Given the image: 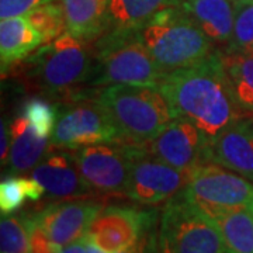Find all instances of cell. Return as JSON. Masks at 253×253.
<instances>
[{
    "mask_svg": "<svg viewBox=\"0 0 253 253\" xmlns=\"http://www.w3.org/2000/svg\"><path fill=\"white\" fill-rule=\"evenodd\" d=\"M158 89L166 97L173 118H186L210 138L245 118L231 90L219 49L187 68L166 73Z\"/></svg>",
    "mask_w": 253,
    "mask_h": 253,
    "instance_id": "6da1fadb",
    "label": "cell"
},
{
    "mask_svg": "<svg viewBox=\"0 0 253 253\" xmlns=\"http://www.w3.org/2000/svg\"><path fill=\"white\" fill-rule=\"evenodd\" d=\"M94 65L91 44L66 31L21 61L16 75L30 90L68 104L97 96Z\"/></svg>",
    "mask_w": 253,
    "mask_h": 253,
    "instance_id": "7a4b0ae2",
    "label": "cell"
},
{
    "mask_svg": "<svg viewBox=\"0 0 253 253\" xmlns=\"http://www.w3.org/2000/svg\"><path fill=\"white\" fill-rule=\"evenodd\" d=\"M139 36L165 75L201 62L215 51L181 4L156 13L139 28Z\"/></svg>",
    "mask_w": 253,
    "mask_h": 253,
    "instance_id": "3957f363",
    "label": "cell"
},
{
    "mask_svg": "<svg viewBox=\"0 0 253 253\" xmlns=\"http://www.w3.org/2000/svg\"><path fill=\"white\" fill-rule=\"evenodd\" d=\"M94 87L111 84L158 87L165 73L141 40L139 30H110L91 44Z\"/></svg>",
    "mask_w": 253,
    "mask_h": 253,
    "instance_id": "277c9868",
    "label": "cell"
},
{
    "mask_svg": "<svg viewBox=\"0 0 253 253\" xmlns=\"http://www.w3.org/2000/svg\"><path fill=\"white\" fill-rule=\"evenodd\" d=\"M96 99L116 123L124 142L145 144L173 118L168 100L154 86H104Z\"/></svg>",
    "mask_w": 253,
    "mask_h": 253,
    "instance_id": "5b68a950",
    "label": "cell"
},
{
    "mask_svg": "<svg viewBox=\"0 0 253 253\" xmlns=\"http://www.w3.org/2000/svg\"><path fill=\"white\" fill-rule=\"evenodd\" d=\"M159 253H229L217 224L180 191L166 203L158 228Z\"/></svg>",
    "mask_w": 253,
    "mask_h": 253,
    "instance_id": "8992f818",
    "label": "cell"
},
{
    "mask_svg": "<svg viewBox=\"0 0 253 253\" xmlns=\"http://www.w3.org/2000/svg\"><path fill=\"white\" fill-rule=\"evenodd\" d=\"M51 138L52 146L63 149L123 141L116 123L96 97L65 104Z\"/></svg>",
    "mask_w": 253,
    "mask_h": 253,
    "instance_id": "52a82bcc",
    "label": "cell"
},
{
    "mask_svg": "<svg viewBox=\"0 0 253 253\" xmlns=\"http://www.w3.org/2000/svg\"><path fill=\"white\" fill-rule=\"evenodd\" d=\"M189 179L190 173L163 162L144 144H131V170L126 194L128 199L144 206L161 204L180 193Z\"/></svg>",
    "mask_w": 253,
    "mask_h": 253,
    "instance_id": "ba28073f",
    "label": "cell"
},
{
    "mask_svg": "<svg viewBox=\"0 0 253 253\" xmlns=\"http://www.w3.org/2000/svg\"><path fill=\"white\" fill-rule=\"evenodd\" d=\"M181 191L200 208H245L253 212L252 181L219 163L197 166Z\"/></svg>",
    "mask_w": 253,
    "mask_h": 253,
    "instance_id": "9c48e42d",
    "label": "cell"
},
{
    "mask_svg": "<svg viewBox=\"0 0 253 253\" xmlns=\"http://www.w3.org/2000/svg\"><path fill=\"white\" fill-rule=\"evenodd\" d=\"M82 177L93 193L104 196H126L131 170V144L83 146L75 151Z\"/></svg>",
    "mask_w": 253,
    "mask_h": 253,
    "instance_id": "30bf717a",
    "label": "cell"
},
{
    "mask_svg": "<svg viewBox=\"0 0 253 253\" xmlns=\"http://www.w3.org/2000/svg\"><path fill=\"white\" fill-rule=\"evenodd\" d=\"M145 146L163 162L191 173L197 166L210 162V138L186 118L172 121Z\"/></svg>",
    "mask_w": 253,
    "mask_h": 253,
    "instance_id": "8fae6325",
    "label": "cell"
},
{
    "mask_svg": "<svg viewBox=\"0 0 253 253\" xmlns=\"http://www.w3.org/2000/svg\"><path fill=\"white\" fill-rule=\"evenodd\" d=\"M156 222V211L135 207H104L91 222L87 235L106 253H118L131 248L145 229Z\"/></svg>",
    "mask_w": 253,
    "mask_h": 253,
    "instance_id": "7c38bea8",
    "label": "cell"
},
{
    "mask_svg": "<svg viewBox=\"0 0 253 253\" xmlns=\"http://www.w3.org/2000/svg\"><path fill=\"white\" fill-rule=\"evenodd\" d=\"M103 208V203L97 200H69L52 203L33 215L49 239L63 248L87 235L91 222Z\"/></svg>",
    "mask_w": 253,
    "mask_h": 253,
    "instance_id": "4fadbf2b",
    "label": "cell"
},
{
    "mask_svg": "<svg viewBox=\"0 0 253 253\" xmlns=\"http://www.w3.org/2000/svg\"><path fill=\"white\" fill-rule=\"evenodd\" d=\"M33 177L51 199H79L93 193L82 177L75 154L66 149L45 155L34 168Z\"/></svg>",
    "mask_w": 253,
    "mask_h": 253,
    "instance_id": "5bb4252c",
    "label": "cell"
},
{
    "mask_svg": "<svg viewBox=\"0 0 253 253\" xmlns=\"http://www.w3.org/2000/svg\"><path fill=\"white\" fill-rule=\"evenodd\" d=\"M210 162L219 163L253 183V117L238 120L210 141Z\"/></svg>",
    "mask_w": 253,
    "mask_h": 253,
    "instance_id": "9a60e30c",
    "label": "cell"
},
{
    "mask_svg": "<svg viewBox=\"0 0 253 253\" xmlns=\"http://www.w3.org/2000/svg\"><path fill=\"white\" fill-rule=\"evenodd\" d=\"M236 0H184L183 10L214 45L225 46L232 36Z\"/></svg>",
    "mask_w": 253,
    "mask_h": 253,
    "instance_id": "2e32d148",
    "label": "cell"
},
{
    "mask_svg": "<svg viewBox=\"0 0 253 253\" xmlns=\"http://www.w3.org/2000/svg\"><path fill=\"white\" fill-rule=\"evenodd\" d=\"M44 42L41 34L27 17H10L0 24L1 73L6 75L16 63L24 61Z\"/></svg>",
    "mask_w": 253,
    "mask_h": 253,
    "instance_id": "e0dca14e",
    "label": "cell"
},
{
    "mask_svg": "<svg viewBox=\"0 0 253 253\" xmlns=\"http://www.w3.org/2000/svg\"><path fill=\"white\" fill-rule=\"evenodd\" d=\"M10 134L11 148L7 159L10 173H26L34 169L48 151V138L38 135L24 114L14 118Z\"/></svg>",
    "mask_w": 253,
    "mask_h": 253,
    "instance_id": "ac0fdd59",
    "label": "cell"
},
{
    "mask_svg": "<svg viewBox=\"0 0 253 253\" xmlns=\"http://www.w3.org/2000/svg\"><path fill=\"white\" fill-rule=\"evenodd\" d=\"M66 31L83 42L93 44L106 30L107 0H61Z\"/></svg>",
    "mask_w": 253,
    "mask_h": 253,
    "instance_id": "d6986e66",
    "label": "cell"
},
{
    "mask_svg": "<svg viewBox=\"0 0 253 253\" xmlns=\"http://www.w3.org/2000/svg\"><path fill=\"white\" fill-rule=\"evenodd\" d=\"M184 0H107L106 31L139 30L156 13L180 6Z\"/></svg>",
    "mask_w": 253,
    "mask_h": 253,
    "instance_id": "ffe728a7",
    "label": "cell"
},
{
    "mask_svg": "<svg viewBox=\"0 0 253 253\" xmlns=\"http://www.w3.org/2000/svg\"><path fill=\"white\" fill-rule=\"evenodd\" d=\"M221 232L229 253H253V212L245 208H201Z\"/></svg>",
    "mask_w": 253,
    "mask_h": 253,
    "instance_id": "44dd1931",
    "label": "cell"
},
{
    "mask_svg": "<svg viewBox=\"0 0 253 253\" xmlns=\"http://www.w3.org/2000/svg\"><path fill=\"white\" fill-rule=\"evenodd\" d=\"M231 90L246 117H253V51L228 54L219 49Z\"/></svg>",
    "mask_w": 253,
    "mask_h": 253,
    "instance_id": "7402d4cb",
    "label": "cell"
},
{
    "mask_svg": "<svg viewBox=\"0 0 253 253\" xmlns=\"http://www.w3.org/2000/svg\"><path fill=\"white\" fill-rule=\"evenodd\" d=\"M45 189L33 177H6L0 183V210L1 215L17 211L26 200L38 201Z\"/></svg>",
    "mask_w": 253,
    "mask_h": 253,
    "instance_id": "603a6c76",
    "label": "cell"
},
{
    "mask_svg": "<svg viewBox=\"0 0 253 253\" xmlns=\"http://www.w3.org/2000/svg\"><path fill=\"white\" fill-rule=\"evenodd\" d=\"M27 18L41 34L45 44L62 36L66 30V18L61 0L40 4L28 13Z\"/></svg>",
    "mask_w": 253,
    "mask_h": 253,
    "instance_id": "cb8c5ba5",
    "label": "cell"
},
{
    "mask_svg": "<svg viewBox=\"0 0 253 253\" xmlns=\"http://www.w3.org/2000/svg\"><path fill=\"white\" fill-rule=\"evenodd\" d=\"M0 253H30L28 212L3 215L0 222Z\"/></svg>",
    "mask_w": 253,
    "mask_h": 253,
    "instance_id": "d4e9b609",
    "label": "cell"
},
{
    "mask_svg": "<svg viewBox=\"0 0 253 253\" xmlns=\"http://www.w3.org/2000/svg\"><path fill=\"white\" fill-rule=\"evenodd\" d=\"M228 54L253 51V0H236L232 36L222 49Z\"/></svg>",
    "mask_w": 253,
    "mask_h": 253,
    "instance_id": "484cf974",
    "label": "cell"
},
{
    "mask_svg": "<svg viewBox=\"0 0 253 253\" xmlns=\"http://www.w3.org/2000/svg\"><path fill=\"white\" fill-rule=\"evenodd\" d=\"M24 116L28 118L31 126L37 134L44 138H49L54 134L58 121V110L42 99L28 100L24 107Z\"/></svg>",
    "mask_w": 253,
    "mask_h": 253,
    "instance_id": "4316f807",
    "label": "cell"
},
{
    "mask_svg": "<svg viewBox=\"0 0 253 253\" xmlns=\"http://www.w3.org/2000/svg\"><path fill=\"white\" fill-rule=\"evenodd\" d=\"M30 218V253H58L61 249L55 245L45 231L37 224L33 214H28Z\"/></svg>",
    "mask_w": 253,
    "mask_h": 253,
    "instance_id": "83f0119b",
    "label": "cell"
},
{
    "mask_svg": "<svg viewBox=\"0 0 253 253\" xmlns=\"http://www.w3.org/2000/svg\"><path fill=\"white\" fill-rule=\"evenodd\" d=\"M48 1H56V0H0V17L1 20H4V18L28 14L31 10Z\"/></svg>",
    "mask_w": 253,
    "mask_h": 253,
    "instance_id": "f1b7e54d",
    "label": "cell"
},
{
    "mask_svg": "<svg viewBox=\"0 0 253 253\" xmlns=\"http://www.w3.org/2000/svg\"><path fill=\"white\" fill-rule=\"evenodd\" d=\"M118 253H159L158 251V231L156 222L151 224L139 236V239L131 248Z\"/></svg>",
    "mask_w": 253,
    "mask_h": 253,
    "instance_id": "f546056e",
    "label": "cell"
},
{
    "mask_svg": "<svg viewBox=\"0 0 253 253\" xmlns=\"http://www.w3.org/2000/svg\"><path fill=\"white\" fill-rule=\"evenodd\" d=\"M10 138H11V134H10V126H6L4 121H1V151H0V156H1V163L7 162L10 155Z\"/></svg>",
    "mask_w": 253,
    "mask_h": 253,
    "instance_id": "4dcf8cb0",
    "label": "cell"
},
{
    "mask_svg": "<svg viewBox=\"0 0 253 253\" xmlns=\"http://www.w3.org/2000/svg\"><path fill=\"white\" fill-rule=\"evenodd\" d=\"M87 242H89V236L84 235L72 244L61 248L58 253H87Z\"/></svg>",
    "mask_w": 253,
    "mask_h": 253,
    "instance_id": "1f68e13d",
    "label": "cell"
},
{
    "mask_svg": "<svg viewBox=\"0 0 253 253\" xmlns=\"http://www.w3.org/2000/svg\"><path fill=\"white\" fill-rule=\"evenodd\" d=\"M87 253H106V252H104L103 249H100L99 246H97L96 244H93V242L90 241V238H89V242H87Z\"/></svg>",
    "mask_w": 253,
    "mask_h": 253,
    "instance_id": "d6a6232c",
    "label": "cell"
}]
</instances>
